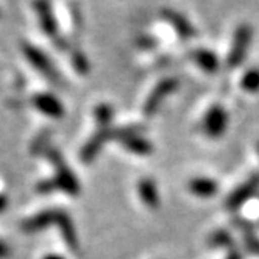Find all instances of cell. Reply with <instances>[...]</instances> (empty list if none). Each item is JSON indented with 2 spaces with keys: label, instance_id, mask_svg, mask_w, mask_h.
I'll use <instances>...</instances> for the list:
<instances>
[{
  "label": "cell",
  "instance_id": "cell-1",
  "mask_svg": "<svg viewBox=\"0 0 259 259\" xmlns=\"http://www.w3.org/2000/svg\"><path fill=\"white\" fill-rule=\"evenodd\" d=\"M44 155L49 158V161L53 164L55 167V177H53V181H55V186H57V191H63L69 195H78L81 188H80V183L77 180V177L73 175V172L67 167V164L64 161V158L61 156V153L58 150L49 149L44 152Z\"/></svg>",
  "mask_w": 259,
  "mask_h": 259
},
{
  "label": "cell",
  "instance_id": "cell-2",
  "mask_svg": "<svg viewBox=\"0 0 259 259\" xmlns=\"http://www.w3.org/2000/svg\"><path fill=\"white\" fill-rule=\"evenodd\" d=\"M139 126L113 128V139L119 141L125 149L138 156H149L153 152L152 144L139 135Z\"/></svg>",
  "mask_w": 259,
  "mask_h": 259
},
{
  "label": "cell",
  "instance_id": "cell-3",
  "mask_svg": "<svg viewBox=\"0 0 259 259\" xmlns=\"http://www.w3.org/2000/svg\"><path fill=\"white\" fill-rule=\"evenodd\" d=\"M180 86V81L174 77H167V78H162L152 91L150 94L147 96L145 102H144V106H142V111H144V116L145 117H152L156 114V111L161 108V105L164 103V99L169 97L170 94L178 89Z\"/></svg>",
  "mask_w": 259,
  "mask_h": 259
},
{
  "label": "cell",
  "instance_id": "cell-4",
  "mask_svg": "<svg viewBox=\"0 0 259 259\" xmlns=\"http://www.w3.org/2000/svg\"><path fill=\"white\" fill-rule=\"evenodd\" d=\"M251 27L248 24H240L233 36L231 49L227 57V66L228 67H237L242 64L244 58L247 57V52L251 42Z\"/></svg>",
  "mask_w": 259,
  "mask_h": 259
},
{
  "label": "cell",
  "instance_id": "cell-5",
  "mask_svg": "<svg viewBox=\"0 0 259 259\" xmlns=\"http://www.w3.org/2000/svg\"><path fill=\"white\" fill-rule=\"evenodd\" d=\"M22 50L27 61L38 70L39 73H42V77H46L47 80L58 83L60 81V73L57 72V69L53 67L50 58L47 57L46 53H42L38 47H34L31 44H22Z\"/></svg>",
  "mask_w": 259,
  "mask_h": 259
},
{
  "label": "cell",
  "instance_id": "cell-6",
  "mask_svg": "<svg viewBox=\"0 0 259 259\" xmlns=\"http://www.w3.org/2000/svg\"><path fill=\"white\" fill-rule=\"evenodd\" d=\"M227 126H228V114L224 109V106L220 105L211 106L205 117H203V123H201L205 135L212 139H217L225 133Z\"/></svg>",
  "mask_w": 259,
  "mask_h": 259
},
{
  "label": "cell",
  "instance_id": "cell-7",
  "mask_svg": "<svg viewBox=\"0 0 259 259\" xmlns=\"http://www.w3.org/2000/svg\"><path fill=\"white\" fill-rule=\"evenodd\" d=\"M108 141H113V128L111 126H99V130L91 136V139L83 145V149L80 152V159L86 164H91L94 161L100 150L103 149V145Z\"/></svg>",
  "mask_w": 259,
  "mask_h": 259
},
{
  "label": "cell",
  "instance_id": "cell-8",
  "mask_svg": "<svg viewBox=\"0 0 259 259\" xmlns=\"http://www.w3.org/2000/svg\"><path fill=\"white\" fill-rule=\"evenodd\" d=\"M259 191V174H251L242 184H239L237 189L233 191L227 198V208L234 211L240 208L245 201H248Z\"/></svg>",
  "mask_w": 259,
  "mask_h": 259
},
{
  "label": "cell",
  "instance_id": "cell-9",
  "mask_svg": "<svg viewBox=\"0 0 259 259\" xmlns=\"http://www.w3.org/2000/svg\"><path fill=\"white\" fill-rule=\"evenodd\" d=\"M31 103L34 105V108L41 111L44 116H49L52 119H61L64 116V106L63 103L52 94H47V92H42V94H36L31 99Z\"/></svg>",
  "mask_w": 259,
  "mask_h": 259
},
{
  "label": "cell",
  "instance_id": "cell-10",
  "mask_svg": "<svg viewBox=\"0 0 259 259\" xmlns=\"http://www.w3.org/2000/svg\"><path fill=\"white\" fill-rule=\"evenodd\" d=\"M55 225L60 230L61 237L64 239L66 245L72 250L78 253L80 251V242L77 237V231L75 227H73L72 219L64 212V211H57V217H55Z\"/></svg>",
  "mask_w": 259,
  "mask_h": 259
},
{
  "label": "cell",
  "instance_id": "cell-11",
  "mask_svg": "<svg viewBox=\"0 0 259 259\" xmlns=\"http://www.w3.org/2000/svg\"><path fill=\"white\" fill-rule=\"evenodd\" d=\"M161 16L174 27V30L181 36L183 39H191L195 34V28L181 13L170 10V8H164V10H161Z\"/></svg>",
  "mask_w": 259,
  "mask_h": 259
},
{
  "label": "cell",
  "instance_id": "cell-12",
  "mask_svg": "<svg viewBox=\"0 0 259 259\" xmlns=\"http://www.w3.org/2000/svg\"><path fill=\"white\" fill-rule=\"evenodd\" d=\"M34 10H36V13H38L39 24H41V28L44 30V33H47L52 39L58 41L60 39V36H58V22H57V19H55V14L52 11L50 4L38 2V4H34Z\"/></svg>",
  "mask_w": 259,
  "mask_h": 259
},
{
  "label": "cell",
  "instance_id": "cell-13",
  "mask_svg": "<svg viewBox=\"0 0 259 259\" xmlns=\"http://www.w3.org/2000/svg\"><path fill=\"white\" fill-rule=\"evenodd\" d=\"M138 194L141 201L147 208L158 209L159 208V192L156 188V183L152 178H142L138 183Z\"/></svg>",
  "mask_w": 259,
  "mask_h": 259
},
{
  "label": "cell",
  "instance_id": "cell-14",
  "mask_svg": "<svg viewBox=\"0 0 259 259\" xmlns=\"http://www.w3.org/2000/svg\"><path fill=\"white\" fill-rule=\"evenodd\" d=\"M55 217H57V211H42L24 220L21 228L24 233H38L49 228L50 225H55Z\"/></svg>",
  "mask_w": 259,
  "mask_h": 259
},
{
  "label": "cell",
  "instance_id": "cell-15",
  "mask_svg": "<svg viewBox=\"0 0 259 259\" xmlns=\"http://www.w3.org/2000/svg\"><path fill=\"white\" fill-rule=\"evenodd\" d=\"M191 58L192 61L205 72H215L219 69V58L217 55L212 53L211 50H206V49H195L191 52Z\"/></svg>",
  "mask_w": 259,
  "mask_h": 259
},
{
  "label": "cell",
  "instance_id": "cell-16",
  "mask_svg": "<svg viewBox=\"0 0 259 259\" xmlns=\"http://www.w3.org/2000/svg\"><path fill=\"white\" fill-rule=\"evenodd\" d=\"M189 191L197 195V197H203V198H208L217 194V183L211 178H192L188 184Z\"/></svg>",
  "mask_w": 259,
  "mask_h": 259
},
{
  "label": "cell",
  "instance_id": "cell-17",
  "mask_svg": "<svg viewBox=\"0 0 259 259\" xmlns=\"http://www.w3.org/2000/svg\"><path fill=\"white\" fill-rule=\"evenodd\" d=\"M236 227L242 231L244 234V242L247 245V248L254 253V254H259V237L254 234V230H253V225L250 224V222H245L242 219H236L234 220Z\"/></svg>",
  "mask_w": 259,
  "mask_h": 259
},
{
  "label": "cell",
  "instance_id": "cell-18",
  "mask_svg": "<svg viewBox=\"0 0 259 259\" xmlns=\"http://www.w3.org/2000/svg\"><path fill=\"white\" fill-rule=\"evenodd\" d=\"M240 86L245 92H250V94H254V92H259V67H253L248 69L242 80H240Z\"/></svg>",
  "mask_w": 259,
  "mask_h": 259
},
{
  "label": "cell",
  "instance_id": "cell-19",
  "mask_svg": "<svg viewBox=\"0 0 259 259\" xmlns=\"http://www.w3.org/2000/svg\"><path fill=\"white\" fill-rule=\"evenodd\" d=\"M113 108L108 103H100L94 109V117L99 123V126H111V120H113Z\"/></svg>",
  "mask_w": 259,
  "mask_h": 259
},
{
  "label": "cell",
  "instance_id": "cell-20",
  "mask_svg": "<svg viewBox=\"0 0 259 259\" xmlns=\"http://www.w3.org/2000/svg\"><path fill=\"white\" fill-rule=\"evenodd\" d=\"M70 58H72V64H73V67H75V70L78 73H81V75H86V73L89 72V61L86 58V55L77 49V50H72Z\"/></svg>",
  "mask_w": 259,
  "mask_h": 259
},
{
  "label": "cell",
  "instance_id": "cell-21",
  "mask_svg": "<svg viewBox=\"0 0 259 259\" xmlns=\"http://www.w3.org/2000/svg\"><path fill=\"white\" fill-rule=\"evenodd\" d=\"M209 245L211 247H231L233 245V237L225 230H217L209 237Z\"/></svg>",
  "mask_w": 259,
  "mask_h": 259
},
{
  "label": "cell",
  "instance_id": "cell-22",
  "mask_svg": "<svg viewBox=\"0 0 259 259\" xmlns=\"http://www.w3.org/2000/svg\"><path fill=\"white\" fill-rule=\"evenodd\" d=\"M36 191L41 192V194H49V192H52V191H57V186H55L53 178L39 181V183H38V186H36Z\"/></svg>",
  "mask_w": 259,
  "mask_h": 259
},
{
  "label": "cell",
  "instance_id": "cell-23",
  "mask_svg": "<svg viewBox=\"0 0 259 259\" xmlns=\"http://www.w3.org/2000/svg\"><path fill=\"white\" fill-rule=\"evenodd\" d=\"M139 46L144 47V49H149V47H153L155 46V41L152 38H141L139 39Z\"/></svg>",
  "mask_w": 259,
  "mask_h": 259
},
{
  "label": "cell",
  "instance_id": "cell-24",
  "mask_svg": "<svg viewBox=\"0 0 259 259\" xmlns=\"http://www.w3.org/2000/svg\"><path fill=\"white\" fill-rule=\"evenodd\" d=\"M225 259H242V256H240V253H239L236 248H231V250L228 251V254H227Z\"/></svg>",
  "mask_w": 259,
  "mask_h": 259
},
{
  "label": "cell",
  "instance_id": "cell-25",
  "mask_svg": "<svg viewBox=\"0 0 259 259\" xmlns=\"http://www.w3.org/2000/svg\"><path fill=\"white\" fill-rule=\"evenodd\" d=\"M8 253H10V248L4 242H0V257H5Z\"/></svg>",
  "mask_w": 259,
  "mask_h": 259
},
{
  "label": "cell",
  "instance_id": "cell-26",
  "mask_svg": "<svg viewBox=\"0 0 259 259\" xmlns=\"http://www.w3.org/2000/svg\"><path fill=\"white\" fill-rule=\"evenodd\" d=\"M8 206V201H7V198L4 197V195H0V212H2L5 208Z\"/></svg>",
  "mask_w": 259,
  "mask_h": 259
},
{
  "label": "cell",
  "instance_id": "cell-27",
  "mask_svg": "<svg viewBox=\"0 0 259 259\" xmlns=\"http://www.w3.org/2000/svg\"><path fill=\"white\" fill-rule=\"evenodd\" d=\"M44 259H64L63 256H60V254H47Z\"/></svg>",
  "mask_w": 259,
  "mask_h": 259
},
{
  "label": "cell",
  "instance_id": "cell-28",
  "mask_svg": "<svg viewBox=\"0 0 259 259\" xmlns=\"http://www.w3.org/2000/svg\"><path fill=\"white\" fill-rule=\"evenodd\" d=\"M257 152H259V142H257Z\"/></svg>",
  "mask_w": 259,
  "mask_h": 259
}]
</instances>
